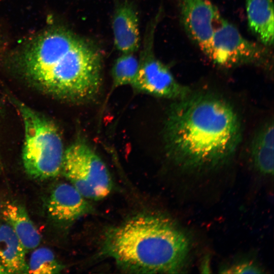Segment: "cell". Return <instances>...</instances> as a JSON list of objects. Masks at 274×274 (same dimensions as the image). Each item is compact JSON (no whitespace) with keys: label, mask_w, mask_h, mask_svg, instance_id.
Returning a JSON list of instances; mask_svg holds the SVG:
<instances>
[{"label":"cell","mask_w":274,"mask_h":274,"mask_svg":"<svg viewBox=\"0 0 274 274\" xmlns=\"http://www.w3.org/2000/svg\"><path fill=\"white\" fill-rule=\"evenodd\" d=\"M168 158L181 169L200 172L217 169L233 157L242 138L236 113L226 100L204 92L177 99L164 127Z\"/></svg>","instance_id":"obj_1"},{"label":"cell","mask_w":274,"mask_h":274,"mask_svg":"<svg viewBox=\"0 0 274 274\" xmlns=\"http://www.w3.org/2000/svg\"><path fill=\"white\" fill-rule=\"evenodd\" d=\"M19 64L30 82L59 98L85 103L99 92V51L66 29H51L37 37L22 51Z\"/></svg>","instance_id":"obj_2"},{"label":"cell","mask_w":274,"mask_h":274,"mask_svg":"<svg viewBox=\"0 0 274 274\" xmlns=\"http://www.w3.org/2000/svg\"><path fill=\"white\" fill-rule=\"evenodd\" d=\"M102 251L128 272L177 273L187 262L190 242L167 217L146 213L108 229Z\"/></svg>","instance_id":"obj_3"},{"label":"cell","mask_w":274,"mask_h":274,"mask_svg":"<svg viewBox=\"0 0 274 274\" xmlns=\"http://www.w3.org/2000/svg\"><path fill=\"white\" fill-rule=\"evenodd\" d=\"M13 101L24 123L22 162L26 173L37 179L58 176L61 173L65 150L58 129L52 121L24 104Z\"/></svg>","instance_id":"obj_4"},{"label":"cell","mask_w":274,"mask_h":274,"mask_svg":"<svg viewBox=\"0 0 274 274\" xmlns=\"http://www.w3.org/2000/svg\"><path fill=\"white\" fill-rule=\"evenodd\" d=\"M61 173L87 199H102L113 187L106 164L83 140L76 141L65 149Z\"/></svg>","instance_id":"obj_5"},{"label":"cell","mask_w":274,"mask_h":274,"mask_svg":"<svg viewBox=\"0 0 274 274\" xmlns=\"http://www.w3.org/2000/svg\"><path fill=\"white\" fill-rule=\"evenodd\" d=\"M268 47L245 38L235 26L222 18L205 55L217 65L224 67L244 64L266 67L272 60Z\"/></svg>","instance_id":"obj_6"},{"label":"cell","mask_w":274,"mask_h":274,"mask_svg":"<svg viewBox=\"0 0 274 274\" xmlns=\"http://www.w3.org/2000/svg\"><path fill=\"white\" fill-rule=\"evenodd\" d=\"M139 60L137 76L131 84L136 91L156 97L178 99L189 94L190 89L179 83L168 68L154 55L153 32L151 26Z\"/></svg>","instance_id":"obj_7"},{"label":"cell","mask_w":274,"mask_h":274,"mask_svg":"<svg viewBox=\"0 0 274 274\" xmlns=\"http://www.w3.org/2000/svg\"><path fill=\"white\" fill-rule=\"evenodd\" d=\"M181 20L189 37L204 54L222 18L209 0H178Z\"/></svg>","instance_id":"obj_8"},{"label":"cell","mask_w":274,"mask_h":274,"mask_svg":"<svg viewBox=\"0 0 274 274\" xmlns=\"http://www.w3.org/2000/svg\"><path fill=\"white\" fill-rule=\"evenodd\" d=\"M47 210L54 220L71 223L91 213L92 206L70 183H61L52 190L47 203Z\"/></svg>","instance_id":"obj_9"},{"label":"cell","mask_w":274,"mask_h":274,"mask_svg":"<svg viewBox=\"0 0 274 274\" xmlns=\"http://www.w3.org/2000/svg\"><path fill=\"white\" fill-rule=\"evenodd\" d=\"M114 45L122 54L134 53L140 46L139 20L132 3L125 1L116 7L112 19Z\"/></svg>","instance_id":"obj_10"},{"label":"cell","mask_w":274,"mask_h":274,"mask_svg":"<svg viewBox=\"0 0 274 274\" xmlns=\"http://www.w3.org/2000/svg\"><path fill=\"white\" fill-rule=\"evenodd\" d=\"M249 27L260 43L273 45L274 9L272 0H245Z\"/></svg>","instance_id":"obj_11"},{"label":"cell","mask_w":274,"mask_h":274,"mask_svg":"<svg viewBox=\"0 0 274 274\" xmlns=\"http://www.w3.org/2000/svg\"><path fill=\"white\" fill-rule=\"evenodd\" d=\"M2 213L3 219L12 227L26 252L40 245V234L22 206L15 202H6Z\"/></svg>","instance_id":"obj_12"},{"label":"cell","mask_w":274,"mask_h":274,"mask_svg":"<svg viewBox=\"0 0 274 274\" xmlns=\"http://www.w3.org/2000/svg\"><path fill=\"white\" fill-rule=\"evenodd\" d=\"M26 252L12 227L0 223V263L7 273H27Z\"/></svg>","instance_id":"obj_13"},{"label":"cell","mask_w":274,"mask_h":274,"mask_svg":"<svg viewBox=\"0 0 274 274\" xmlns=\"http://www.w3.org/2000/svg\"><path fill=\"white\" fill-rule=\"evenodd\" d=\"M273 123L267 122L256 132L252 141L251 155L255 168L264 175L273 174Z\"/></svg>","instance_id":"obj_14"},{"label":"cell","mask_w":274,"mask_h":274,"mask_svg":"<svg viewBox=\"0 0 274 274\" xmlns=\"http://www.w3.org/2000/svg\"><path fill=\"white\" fill-rule=\"evenodd\" d=\"M139 68V60L133 53L122 54L113 64L112 76L115 87L130 85L134 82Z\"/></svg>","instance_id":"obj_15"},{"label":"cell","mask_w":274,"mask_h":274,"mask_svg":"<svg viewBox=\"0 0 274 274\" xmlns=\"http://www.w3.org/2000/svg\"><path fill=\"white\" fill-rule=\"evenodd\" d=\"M27 264V273H58L64 268V266L57 259L54 253L45 247L34 250Z\"/></svg>","instance_id":"obj_16"},{"label":"cell","mask_w":274,"mask_h":274,"mask_svg":"<svg viewBox=\"0 0 274 274\" xmlns=\"http://www.w3.org/2000/svg\"><path fill=\"white\" fill-rule=\"evenodd\" d=\"M261 269L253 262H239L228 266L221 271L223 273H261Z\"/></svg>","instance_id":"obj_17"},{"label":"cell","mask_w":274,"mask_h":274,"mask_svg":"<svg viewBox=\"0 0 274 274\" xmlns=\"http://www.w3.org/2000/svg\"><path fill=\"white\" fill-rule=\"evenodd\" d=\"M0 273H7V271L3 266V265L0 263Z\"/></svg>","instance_id":"obj_18"}]
</instances>
